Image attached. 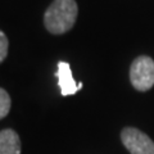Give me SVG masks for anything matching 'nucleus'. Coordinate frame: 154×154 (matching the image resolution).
<instances>
[{"label": "nucleus", "mask_w": 154, "mask_h": 154, "mask_svg": "<svg viewBox=\"0 0 154 154\" xmlns=\"http://www.w3.org/2000/svg\"><path fill=\"white\" fill-rule=\"evenodd\" d=\"M8 46H9L8 37L5 33L0 30V63H2L8 55Z\"/></svg>", "instance_id": "nucleus-7"}, {"label": "nucleus", "mask_w": 154, "mask_h": 154, "mask_svg": "<svg viewBox=\"0 0 154 154\" xmlns=\"http://www.w3.org/2000/svg\"><path fill=\"white\" fill-rule=\"evenodd\" d=\"M130 81L137 91H148L154 86V60L148 55H140L130 67Z\"/></svg>", "instance_id": "nucleus-2"}, {"label": "nucleus", "mask_w": 154, "mask_h": 154, "mask_svg": "<svg viewBox=\"0 0 154 154\" xmlns=\"http://www.w3.org/2000/svg\"><path fill=\"white\" fill-rule=\"evenodd\" d=\"M121 140L131 154H154V141L145 132L135 127H125Z\"/></svg>", "instance_id": "nucleus-3"}, {"label": "nucleus", "mask_w": 154, "mask_h": 154, "mask_svg": "<svg viewBox=\"0 0 154 154\" xmlns=\"http://www.w3.org/2000/svg\"><path fill=\"white\" fill-rule=\"evenodd\" d=\"M55 76L58 77V85H59L60 89V94L63 96L73 95L82 88L81 82L76 84L73 76H72L69 63H67V62H59L58 63V69Z\"/></svg>", "instance_id": "nucleus-4"}, {"label": "nucleus", "mask_w": 154, "mask_h": 154, "mask_svg": "<svg viewBox=\"0 0 154 154\" xmlns=\"http://www.w3.org/2000/svg\"><path fill=\"white\" fill-rule=\"evenodd\" d=\"M79 7L76 0H54L44 14L46 30L54 35L68 32L75 26Z\"/></svg>", "instance_id": "nucleus-1"}, {"label": "nucleus", "mask_w": 154, "mask_h": 154, "mask_svg": "<svg viewBox=\"0 0 154 154\" xmlns=\"http://www.w3.org/2000/svg\"><path fill=\"white\" fill-rule=\"evenodd\" d=\"M12 100L11 96L4 89L0 88V119H3L4 117H7L9 110H11Z\"/></svg>", "instance_id": "nucleus-6"}, {"label": "nucleus", "mask_w": 154, "mask_h": 154, "mask_svg": "<svg viewBox=\"0 0 154 154\" xmlns=\"http://www.w3.org/2000/svg\"><path fill=\"white\" fill-rule=\"evenodd\" d=\"M0 154H21V140L14 130L0 131Z\"/></svg>", "instance_id": "nucleus-5"}]
</instances>
